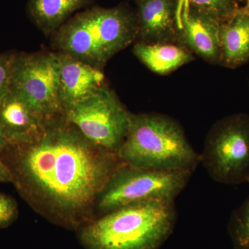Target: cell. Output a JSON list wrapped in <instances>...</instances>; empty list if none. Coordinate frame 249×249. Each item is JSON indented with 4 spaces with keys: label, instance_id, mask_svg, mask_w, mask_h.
I'll list each match as a JSON object with an SVG mask.
<instances>
[{
    "label": "cell",
    "instance_id": "1",
    "mask_svg": "<svg viewBox=\"0 0 249 249\" xmlns=\"http://www.w3.org/2000/svg\"><path fill=\"white\" fill-rule=\"evenodd\" d=\"M0 157L11 183L37 213L75 231L96 218L100 193L124 164L117 154L85 138L63 114L47 119L30 142H7Z\"/></svg>",
    "mask_w": 249,
    "mask_h": 249
},
{
    "label": "cell",
    "instance_id": "2",
    "mask_svg": "<svg viewBox=\"0 0 249 249\" xmlns=\"http://www.w3.org/2000/svg\"><path fill=\"white\" fill-rule=\"evenodd\" d=\"M177 217L175 201H141L95 218L77 232L85 249H159Z\"/></svg>",
    "mask_w": 249,
    "mask_h": 249
},
{
    "label": "cell",
    "instance_id": "3",
    "mask_svg": "<svg viewBox=\"0 0 249 249\" xmlns=\"http://www.w3.org/2000/svg\"><path fill=\"white\" fill-rule=\"evenodd\" d=\"M138 34L137 15L127 6H96L70 18L52 34V46L57 53L68 54L101 70L137 40Z\"/></svg>",
    "mask_w": 249,
    "mask_h": 249
},
{
    "label": "cell",
    "instance_id": "4",
    "mask_svg": "<svg viewBox=\"0 0 249 249\" xmlns=\"http://www.w3.org/2000/svg\"><path fill=\"white\" fill-rule=\"evenodd\" d=\"M118 156L124 164L157 170L195 171L201 155L188 142L178 122L165 114L132 115L130 129Z\"/></svg>",
    "mask_w": 249,
    "mask_h": 249
},
{
    "label": "cell",
    "instance_id": "5",
    "mask_svg": "<svg viewBox=\"0 0 249 249\" xmlns=\"http://www.w3.org/2000/svg\"><path fill=\"white\" fill-rule=\"evenodd\" d=\"M188 170H157L123 164L100 193L96 217L127 205L145 201H175L192 175Z\"/></svg>",
    "mask_w": 249,
    "mask_h": 249
},
{
    "label": "cell",
    "instance_id": "6",
    "mask_svg": "<svg viewBox=\"0 0 249 249\" xmlns=\"http://www.w3.org/2000/svg\"><path fill=\"white\" fill-rule=\"evenodd\" d=\"M200 155L214 181L249 183V116L235 114L217 121L206 135Z\"/></svg>",
    "mask_w": 249,
    "mask_h": 249
},
{
    "label": "cell",
    "instance_id": "7",
    "mask_svg": "<svg viewBox=\"0 0 249 249\" xmlns=\"http://www.w3.org/2000/svg\"><path fill=\"white\" fill-rule=\"evenodd\" d=\"M62 114L89 142L117 155L128 135L133 115L106 85Z\"/></svg>",
    "mask_w": 249,
    "mask_h": 249
},
{
    "label": "cell",
    "instance_id": "8",
    "mask_svg": "<svg viewBox=\"0 0 249 249\" xmlns=\"http://www.w3.org/2000/svg\"><path fill=\"white\" fill-rule=\"evenodd\" d=\"M56 52L16 53L10 90L45 119L62 114L58 98Z\"/></svg>",
    "mask_w": 249,
    "mask_h": 249
},
{
    "label": "cell",
    "instance_id": "9",
    "mask_svg": "<svg viewBox=\"0 0 249 249\" xmlns=\"http://www.w3.org/2000/svg\"><path fill=\"white\" fill-rule=\"evenodd\" d=\"M57 54L58 98L62 111L82 102L106 86L101 69L68 54Z\"/></svg>",
    "mask_w": 249,
    "mask_h": 249
},
{
    "label": "cell",
    "instance_id": "10",
    "mask_svg": "<svg viewBox=\"0 0 249 249\" xmlns=\"http://www.w3.org/2000/svg\"><path fill=\"white\" fill-rule=\"evenodd\" d=\"M221 22L190 6L179 24L178 42L205 61L220 64Z\"/></svg>",
    "mask_w": 249,
    "mask_h": 249
},
{
    "label": "cell",
    "instance_id": "11",
    "mask_svg": "<svg viewBox=\"0 0 249 249\" xmlns=\"http://www.w3.org/2000/svg\"><path fill=\"white\" fill-rule=\"evenodd\" d=\"M137 7L139 42L159 43L178 41L177 0H139Z\"/></svg>",
    "mask_w": 249,
    "mask_h": 249
},
{
    "label": "cell",
    "instance_id": "12",
    "mask_svg": "<svg viewBox=\"0 0 249 249\" xmlns=\"http://www.w3.org/2000/svg\"><path fill=\"white\" fill-rule=\"evenodd\" d=\"M46 120L11 90L0 102V130L9 143L30 142L40 133Z\"/></svg>",
    "mask_w": 249,
    "mask_h": 249
},
{
    "label": "cell",
    "instance_id": "13",
    "mask_svg": "<svg viewBox=\"0 0 249 249\" xmlns=\"http://www.w3.org/2000/svg\"><path fill=\"white\" fill-rule=\"evenodd\" d=\"M220 65L235 68L249 60V14L240 8L219 27Z\"/></svg>",
    "mask_w": 249,
    "mask_h": 249
},
{
    "label": "cell",
    "instance_id": "14",
    "mask_svg": "<svg viewBox=\"0 0 249 249\" xmlns=\"http://www.w3.org/2000/svg\"><path fill=\"white\" fill-rule=\"evenodd\" d=\"M132 52L150 71L160 75L172 73L195 59L191 51L175 42H138Z\"/></svg>",
    "mask_w": 249,
    "mask_h": 249
},
{
    "label": "cell",
    "instance_id": "15",
    "mask_svg": "<svg viewBox=\"0 0 249 249\" xmlns=\"http://www.w3.org/2000/svg\"><path fill=\"white\" fill-rule=\"evenodd\" d=\"M91 0H29L28 13L45 35L53 34L70 16Z\"/></svg>",
    "mask_w": 249,
    "mask_h": 249
},
{
    "label": "cell",
    "instance_id": "16",
    "mask_svg": "<svg viewBox=\"0 0 249 249\" xmlns=\"http://www.w3.org/2000/svg\"><path fill=\"white\" fill-rule=\"evenodd\" d=\"M228 229L234 249H249V196L232 213Z\"/></svg>",
    "mask_w": 249,
    "mask_h": 249
},
{
    "label": "cell",
    "instance_id": "17",
    "mask_svg": "<svg viewBox=\"0 0 249 249\" xmlns=\"http://www.w3.org/2000/svg\"><path fill=\"white\" fill-rule=\"evenodd\" d=\"M189 6L220 22L231 17L240 7L235 0H188Z\"/></svg>",
    "mask_w": 249,
    "mask_h": 249
},
{
    "label": "cell",
    "instance_id": "18",
    "mask_svg": "<svg viewBox=\"0 0 249 249\" xmlns=\"http://www.w3.org/2000/svg\"><path fill=\"white\" fill-rule=\"evenodd\" d=\"M15 54L14 52L0 54V102L10 90Z\"/></svg>",
    "mask_w": 249,
    "mask_h": 249
},
{
    "label": "cell",
    "instance_id": "19",
    "mask_svg": "<svg viewBox=\"0 0 249 249\" xmlns=\"http://www.w3.org/2000/svg\"><path fill=\"white\" fill-rule=\"evenodd\" d=\"M18 216V206L14 198L0 193V228L9 227Z\"/></svg>",
    "mask_w": 249,
    "mask_h": 249
},
{
    "label": "cell",
    "instance_id": "20",
    "mask_svg": "<svg viewBox=\"0 0 249 249\" xmlns=\"http://www.w3.org/2000/svg\"><path fill=\"white\" fill-rule=\"evenodd\" d=\"M11 173L0 157V183H11Z\"/></svg>",
    "mask_w": 249,
    "mask_h": 249
},
{
    "label": "cell",
    "instance_id": "21",
    "mask_svg": "<svg viewBox=\"0 0 249 249\" xmlns=\"http://www.w3.org/2000/svg\"><path fill=\"white\" fill-rule=\"evenodd\" d=\"M7 141L5 139L4 135L1 133V130H0V153L1 151L4 150L5 147H6V144H7Z\"/></svg>",
    "mask_w": 249,
    "mask_h": 249
},
{
    "label": "cell",
    "instance_id": "22",
    "mask_svg": "<svg viewBox=\"0 0 249 249\" xmlns=\"http://www.w3.org/2000/svg\"><path fill=\"white\" fill-rule=\"evenodd\" d=\"M242 9L249 14V0H246L245 6Z\"/></svg>",
    "mask_w": 249,
    "mask_h": 249
},
{
    "label": "cell",
    "instance_id": "23",
    "mask_svg": "<svg viewBox=\"0 0 249 249\" xmlns=\"http://www.w3.org/2000/svg\"><path fill=\"white\" fill-rule=\"evenodd\" d=\"M236 1H237V3L240 2V1H242V0H235Z\"/></svg>",
    "mask_w": 249,
    "mask_h": 249
}]
</instances>
